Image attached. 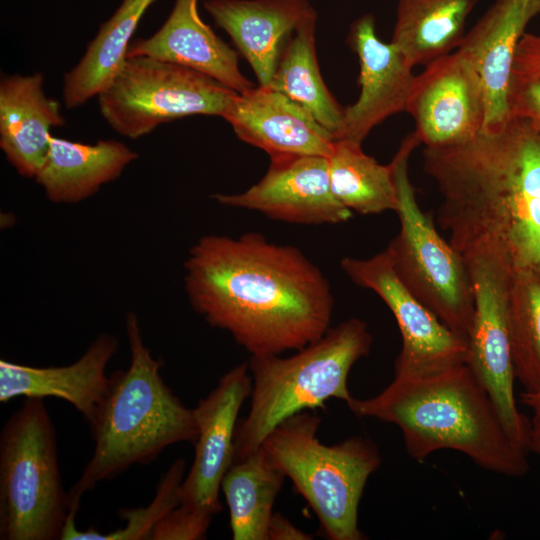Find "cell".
Segmentation results:
<instances>
[{
	"label": "cell",
	"instance_id": "cell-4",
	"mask_svg": "<svg viewBox=\"0 0 540 540\" xmlns=\"http://www.w3.org/2000/svg\"><path fill=\"white\" fill-rule=\"evenodd\" d=\"M130 364L109 376L105 396L88 422L94 451L69 494L70 511L98 483L111 480L134 464H149L168 446L194 443L198 426L160 375L162 361L153 358L142 339L137 316H126Z\"/></svg>",
	"mask_w": 540,
	"mask_h": 540
},
{
	"label": "cell",
	"instance_id": "cell-8",
	"mask_svg": "<svg viewBox=\"0 0 540 540\" xmlns=\"http://www.w3.org/2000/svg\"><path fill=\"white\" fill-rule=\"evenodd\" d=\"M420 144L414 132L409 134L390 162L398 192L400 230L385 251L408 291L446 327L468 341L474 294L467 265L421 210L408 174L409 157Z\"/></svg>",
	"mask_w": 540,
	"mask_h": 540
},
{
	"label": "cell",
	"instance_id": "cell-26",
	"mask_svg": "<svg viewBox=\"0 0 540 540\" xmlns=\"http://www.w3.org/2000/svg\"><path fill=\"white\" fill-rule=\"evenodd\" d=\"M284 479L262 447L232 463L222 479L221 490L229 508L234 540H268L269 521Z\"/></svg>",
	"mask_w": 540,
	"mask_h": 540
},
{
	"label": "cell",
	"instance_id": "cell-22",
	"mask_svg": "<svg viewBox=\"0 0 540 540\" xmlns=\"http://www.w3.org/2000/svg\"><path fill=\"white\" fill-rule=\"evenodd\" d=\"M136 152L114 139L95 144L50 137L43 164L35 176L48 199L55 203H76L117 179Z\"/></svg>",
	"mask_w": 540,
	"mask_h": 540
},
{
	"label": "cell",
	"instance_id": "cell-12",
	"mask_svg": "<svg viewBox=\"0 0 540 540\" xmlns=\"http://www.w3.org/2000/svg\"><path fill=\"white\" fill-rule=\"evenodd\" d=\"M424 67L414 77L405 107L420 143L451 146L481 132L485 101L472 65L454 51Z\"/></svg>",
	"mask_w": 540,
	"mask_h": 540
},
{
	"label": "cell",
	"instance_id": "cell-14",
	"mask_svg": "<svg viewBox=\"0 0 540 540\" xmlns=\"http://www.w3.org/2000/svg\"><path fill=\"white\" fill-rule=\"evenodd\" d=\"M251 389L248 363H242L225 373L193 408L198 435L194 460L179 488L181 504L213 516L223 509L219 500L221 482L234 461L237 416Z\"/></svg>",
	"mask_w": 540,
	"mask_h": 540
},
{
	"label": "cell",
	"instance_id": "cell-16",
	"mask_svg": "<svg viewBox=\"0 0 540 540\" xmlns=\"http://www.w3.org/2000/svg\"><path fill=\"white\" fill-rule=\"evenodd\" d=\"M348 42L359 60L360 94L354 104L345 108L342 139L362 143L374 127L405 111L415 75L399 50L378 38L371 13L352 23Z\"/></svg>",
	"mask_w": 540,
	"mask_h": 540
},
{
	"label": "cell",
	"instance_id": "cell-1",
	"mask_svg": "<svg viewBox=\"0 0 540 540\" xmlns=\"http://www.w3.org/2000/svg\"><path fill=\"white\" fill-rule=\"evenodd\" d=\"M184 267L194 310L251 356L297 351L330 328V284L294 246L256 232L208 235L190 249Z\"/></svg>",
	"mask_w": 540,
	"mask_h": 540
},
{
	"label": "cell",
	"instance_id": "cell-19",
	"mask_svg": "<svg viewBox=\"0 0 540 540\" xmlns=\"http://www.w3.org/2000/svg\"><path fill=\"white\" fill-rule=\"evenodd\" d=\"M135 56L193 69L238 94L254 87L240 70L237 52L202 20L198 0H175L171 13L156 33L131 42L126 58Z\"/></svg>",
	"mask_w": 540,
	"mask_h": 540
},
{
	"label": "cell",
	"instance_id": "cell-10",
	"mask_svg": "<svg viewBox=\"0 0 540 540\" xmlns=\"http://www.w3.org/2000/svg\"><path fill=\"white\" fill-rule=\"evenodd\" d=\"M474 294L467 365L494 402L511 439L529 452V419L514 395V366L508 327V294L514 271L505 256L485 249L461 254Z\"/></svg>",
	"mask_w": 540,
	"mask_h": 540
},
{
	"label": "cell",
	"instance_id": "cell-33",
	"mask_svg": "<svg viewBox=\"0 0 540 540\" xmlns=\"http://www.w3.org/2000/svg\"><path fill=\"white\" fill-rule=\"evenodd\" d=\"M520 399L532 412V417L529 420L528 450L540 455V392L523 391Z\"/></svg>",
	"mask_w": 540,
	"mask_h": 540
},
{
	"label": "cell",
	"instance_id": "cell-11",
	"mask_svg": "<svg viewBox=\"0 0 540 540\" xmlns=\"http://www.w3.org/2000/svg\"><path fill=\"white\" fill-rule=\"evenodd\" d=\"M340 265L356 285L375 292L393 314L402 338L395 375L428 373L467 363L468 341L408 291L385 250L366 259L345 257Z\"/></svg>",
	"mask_w": 540,
	"mask_h": 540
},
{
	"label": "cell",
	"instance_id": "cell-31",
	"mask_svg": "<svg viewBox=\"0 0 540 540\" xmlns=\"http://www.w3.org/2000/svg\"><path fill=\"white\" fill-rule=\"evenodd\" d=\"M213 515L180 504L154 526L150 540H200L206 537Z\"/></svg>",
	"mask_w": 540,
	"mask_h": 540
},
{
	"label": "cell",
	"instance_id": "cell-24",
	"mask_svg": "<svg viewBox=\"0 0 540 540\" xmlns=\"http://www.w3.org/2000/svg\"><path fill=\"white\" fill-rule=\"evenodd\" d=\"M155 0H122L101 24L79 62L65 76L63 99L77 108L106 89L125 63L132 36L145 11Z\"/></svg>",
	"mask_w": 540,
	"mask_h": 540
},
{
	"label": "cell",
	"instance_id": "cell-28",
	"mask_svg": "<svg viewBox=\"0 0 540 540\" xmlns=\"http://www.w3.org/2000/svg\"><path fill=\"white\" fill-rule=\"evenodd\" d=\"M508 327L515 378L540 392V272L516 269L508 294Z\"/></svg>",
	"mask_w": 540,
	"mask_h": 540
},
{
	"label": "cell",
	"instance_id": "cell-27",
	"mask_svg": "<svg viewBox=\"0 0 540 540\" xmlns=\"http://www.w3.org/2000/svg\"><path fill=\"white\" fill-rule=\"evenodd\" d=\"M328 164L334 196L353 213L371 215L398 210V192L391 163H378L364 153L361 143L335 140Z\"/></svg>",
	"mask_w": 540,
	"mask_h": 540
},
{
	"label": "cell",
	"instance_id": "cell-25",
	"mask_svg": "<svg viewBox=\"0 0 540 540\" xmlns=\"http://www.w3.org/2000/svg\"><path fill=\"white\" fill-rule=\"evenodd\" d=\"M316 24L317 15L290 35L268 86L308 111L335 141L343 137L345 108L322 78L315 48Z\"/></svg>",
	"mask_w": 540,
	"mask_h": 540
},
{
	"label": "cell",
	"instance_id": "cell-9",
	"mask_svg": "<svg viewBox=\"0 0 540 540\" xmlns=\"http://www.w3.org/2000/svg\"><path fill=\"white\" fill-rule=\"evenodd\" d=\"M238 93L193 69L160 59L127 57L97 97L106 122L136 139L159 125L193 115L223 117Z\"/></svg>",
	"mask_w": 540,
	"mask_h": 540
},
{
	"label": "cell",
	"instance_id": "cell-15",
	"mask_svg": "<svg viewBox=\"0 0 540 540\" xmlns=\"http://www.w3.org/2000/svg\"><path fill=\"white\" fill-rule=\"evenodd\" d=\"M538 15L540 0H495L456 50L472 65L482 86V131L499 130L512 117L508 86L515 52L528 24Z\"/></svg>",
	"mask_w": 540,
	"mask_h": 540
},
{
	"label": "cell",
	"instance_id": "cell-23",
	"mask_svg": "<svg viewBox=\"0 0 540 540\" xmlns=\"http://www.w3.org/2000/svg\"><path fill=\"white\" fill-rule=\"evenodd\" d=\"M478 0H398L391 43L412 66L457 50Z\"/></svg>",
	"mask_w": 540,
	"mask_h": 540
},
{
	"label": "cell",
	"instance_id": "cell-17",
	"mask_svg": "<svg viewBox=\"0 0 540 540\" xmlns=\"http://www.w3.org/2000/svg\"><path fill=\"white\" fill-rule=\"evenodd\" d=\"M236 136L270 158L289 155L328 157L332 135L304 108L270 86L237 94L222 117Z\"/></svg>",
	"mask_w": 540,
	"mask_h": 540
},
{
	"label": "cell",
	"instance_id": "cell-29",
	"mask_svg": "<svg viewBox=\"0 0 540 540\" xmlns=\"http://www.w3.org/2000/svg\"><path fill=\"white\" fill-rule=\"evenodd\" d=\"M185 462L175 461L160 481L157 493L149 507L121 509L118 515L126 521L122 529L102 534L94 528L80 531L76 528L75 512H70L61 540H139L150 539L156 523L170 510L181 504L179 488L184 479Z\"/></svg>",
	"mask_w": 540,
	"mask_h": 540
},
{
	"label": "cell",
	"instance_id": "cell-5",
	"mask_svg": "<svg viewBox=\"0 0 540 540\" xmlns=\"http://www.w3.org/2000/svg\"><path fill=\"white\" fill-rule=\"evenodd\" d=\"M371 345L367 324L359 318H349L292 356H251L250 407L246 418L237 424L234 461L258 450L271 431L287 418L324 408L331 398L347 403L352 398L347 385L349 372L360 358L369 354Z\"/></svg>",
	"mask_w": 540,
	"mask_h": 540
},
{
	"label": "cell",
	"instance_id": "cell-21",
	"mask_svg": "<svg viewBox=\"0 0 540 540\" xmlns=\"http://www.w3.org/2000/svg\"><path fill=\"white\" fill-rule=\"evenodd\" d=\"M60 106L44 91V75H2L0 148L20 175L35 178L50 145V130L64 125Z\"/></svg>",
	"mask_w": 540,
	"mask_h": 540
},
{
	"label": "cell",
	"instance_id": "cell-7",
	"mask_svg": "<svg viewBox=\"0 0 540 540\" xmlns=\"http://www.w3.org/2000/svg\"><path fill=\"white\" fill-rule=\"evenodd\" d=\"M69 512L52 419L27 398L0 434V539H60Z\"/></svg>",
	"mask_w": 540,
	"mask_h": 540
},
{
	"label": "cell",
	"instance_id": "cell-6",
	"mask_svg": "<svg viewBox=\"0 0 540 540\" xmlns=\"http://www.w3.org/2000/svg\"><path fill=\"white\" fill-rule=\"evenodd\" d=\"M320 418L297 413L276 426L261 447L307 501L330 540H364L358 508L369 477L382 459L376 444L353 436L335 445L317 437Z\"/></svg>",
	"mask_w": 540,
	"mask_h": 540
},
{
	"label": "cell",
	"instance_id": "cell-18",
	"mask_svg": "<svg viewBox=\"0 0 540 540\" xmlns=\"http://www.w3.org/2000/svg\"><path fill=\"white\" fill-rule=\"evenodd\" d=\"M204 8L268 86L290 35L317 15L307 0H207Z\"/></svg>",
	"mask_w": 540,
	"mask_h": 540
},
{
	"label": "cell",
	"instance_id": "cell-30",
	"mask_svg": "<svg viewBox=\"0 0 540 540\" xmlns=\"http://www.w3.org/2000/svg\"><path fill=\"white\" fill-rule=\"evenodd\" d=\"M508 106L511 116L529 121L540 130V35L525 32L512 65Z\"/></svg>",
	"mask_w": 540,
	"mask_h": 540
},
{
	"label": "cell",
	"instance_id": "cell-20",
	"mask_svg": "<svg viewBox=\"0 0 540 540\" xmlns=\"http://www.w3.org/2000/svg\"><path fill=\"white\" fill-rule=\"evenodd\" d=\"M118 348L110 334L99 335L74 363L32 367L0 361V402L18 396L56 397L69 402L89 422L102 402L109 382L106 367Z\"/></svg>",
	"mask_w": 540,
	"mask_h": 540
},
{
	"label": "cell",
	"instance_id": "cell-3",
	"mask_svg": "<svg viewBox=\"0 0 540 540\" xmlns=\"http://www.w3.org/2000/svg\"><path fill=\"white\" fill-rule=\"evenodd\" d=\"M346 404L359 418L397 426L408 455L418 462L447 449L500 475L529 472L528 452L511 439L489 393L466 363L395 375L377 395L352 397Z\"/></svg>",
	"mask_w": 540,
	"mask_h": 540
},
{
	"label": "cell",
	"instance_id": "cell-2",
	"mask_svg": "<svg viewBox=\"0 0 540 540\" xmlns=\"http://www.w3.org/2000/svg\"><path fill=\"white\" fill-rule=\"evenodd\" d=\"M423 169L442 196L437 222L460 253L485 249L540 272V130L512 116L451 146L425 147Z\"/></svg>",
	"mask_w": 540,
	"mask_h": 540
},
{
	"label": "cell",
	"instance_id": "cell-13",
	"mask_svg": "<svg viewBox=\"0 0 540 540\" xmlns=\"http://www.w3.org/2000/svg\"><path fill=\"white\" fill-rule=\"evenodd\" d=\"M212 198L225 206L295 224H339L353 214L334 196L328 157L319 155L270 158L267 172L250 188L237 194H214Z\"/></svg>",
	"mask_w": 540,
	"mask_h": 540
},
{
	"label": "cell",
	"instance_id": "cell-32",
	"mask_svg": "<svg viewBox=\"0 0 540 540\" xmlns=\"http://www.w3.org/2000/svg\"><path fill=\"white\" fill-rule=\"evenodd\" d=\"M268 540H310L312 536L297 528L279 512H273L267 529Z\"/></svg>",
	"mask_w": 540,
	"mask_h": 540
}]
</instances>
